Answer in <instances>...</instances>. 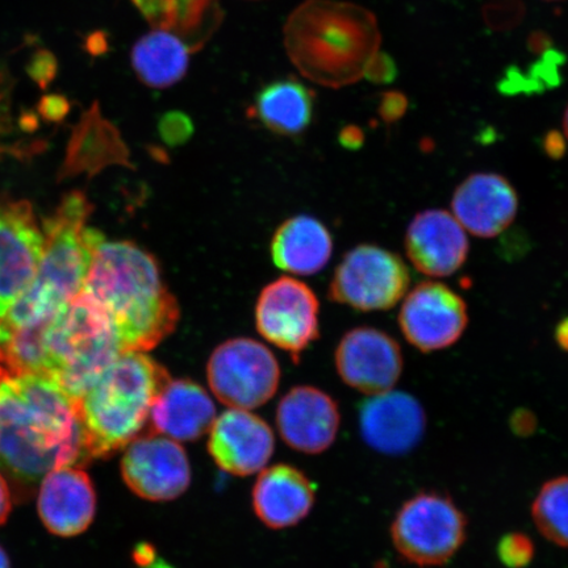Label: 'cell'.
<instances>
[{
	"label": "cell",
	"instance_id": "23",
	"mask_svg": "<svg viewBox=\"0 0 568 568\" xmlns=\"http://www.w3.org/2000/svg\"><path fill=\"white\" fill-rule=\"evenodd\" d=\"M274 265L296 275H314L328 264L333 240L317 219L301 215L284 222L272 241Z\"/></svg>",
	"mask_w": 568,
	"mask_h": 568
},
{
	"label": "cell",
	"instance_id": "34",
	"mask_svg": "<svg viewBox=\"0 0 568 568\" xmlns=\"http://www.w3.org/2000/svg\"><path fill=\"white\" fill-rule=\"evenodd\" d=\"M408 104V98L403 92L396 90L386 91L379 101V116L387 124L399 122L406 115Z\"/></svg>",
	"mask_w": 568,
	"mask_h": 568
},
{
	"label": "cell",
	"instance_id": "18",
	"mask_svg": "<svg viewBox=\"0 0 568 568\" xmlns=\"http://www.w3.org/2000/svg\"><path fill=\"white\" fill-rule=\"evenodd\" d=\"M452 209L454 217L465 231L481 239H493L514 223L518 196L507 178L495 173H475L457 187Z\"/></svg>",
	"mask_w": 568,
	"mask_h": 568
},
{
	"label": "cell",
	"instance_id": "39",
	"mask_svg": "<svg viewBox=\"0 0 568 568\" xmlns=\"http://www.w3.org/2000/svg\"><path fill=\"white\" fill-rule=\"evenodd\" d=\"M544 148L551 159H560L566 151V141L562 134L552 131L545 138Z\"/></svg>",
	"mask_w": 568,
	"mask_h": 568
},
{
	"label": "cell",
	"instance_id": "45",
	"mask_svg": "<svg viewBox=\"0 0 568 568\" xmlns=\"http://www.w3.org/2000/svg\"><path fill=\"white\" fill-rule=\"evenodd\" d=\"M564 130H565L566 138L568 140V105H567V109L565 111V116H564Z\"/></svg>",
	"mask_w": 568,
	"mask_h": 568
},
{
	"label": "cell",
	"instance_id": "30",
	"mask_svg": "<svg viewBox=\"0 0 568 568\" xmlns=\"http://www.w3.org/2000/svg\"><path fill=\"white\" fill-rule=\"evenodd\" d=\"M481 16L489 30L508 32L523 23L527 7L523 0H489L483 7Z\"/></svg>",
	"mask_w": 568,
	"mask_h": 568
},
{
	"label": "cell",
	"instance_id": "41",
	"mask_svg": "<svg viewBox=\"0 0 568 568\" xmlns=\"http://www.w3.org/2000/svg\"><path fill=\"white\" fill-rule=\"evenodd\" d=\"M339 138L344 146L357 149L364 141V133L357 126H347L341 132Z\"/></svg>",
	"mask_w": 568,
	"mask_h": 568
},
{
	"label": "cell",
	"instance_id": "7",
	"mask_svg": "<svg viewBox=\"0 0 568 568\" xmlns=\"http://www.w3.org/2000/svg\"><path fill=\"white\" fill-rule=\"evenodd\" d=\"M466 530V517L449 497L424 493L403 504L390 525V539L409 564L435 567L456 556Z\"/></svg>",
	"mask_w": 568,
	"mask_h": 568
},
{
	"label": "cell",
	"instance_id": "17",
	"mask_svg": "<svg viewBox=\"0 0 568 568\" xmlns=\"http://www.w3.org/2000/svg\"><path fill=\"white\" fill-rule=\"evenodd\" d=\"M406 252L417 272L444 278L465 265L470 244L464 226L452 213L428 210L412 220L406 233Z\"/></svg>",
	"mask_w": 568,
	"mask_h": 568
},
{
	"label": "cell",
	"instance_id": "40",
	"mask_svg": "<svg viewBox=\"0 0 568 568\" xmlns=\"http://www.w3.org/2000/svg\"><path fill=\"white\" fill-rule=\"evenodd\" d=\"M12 508L11 503V493L9 485H7L3 475L0 474V527L7 521L9 518Z\"/></svg>",
	"mask_w": 568,
	"mask_h": 568
},
{
	"label": "cell",
	"instance_id": "11",
	"mask_svg": "<svg viewBox=\"0 0 568 568\" xmlns=\"http://www.w3.org/2000/svg\"><path fill=\"white\" fill-rule=\"evenodd\" d=\"M404 337L423 353L446 349L457 343L468 325L464 300L438 282H423L410 291L399 315Z\"/></svg>",
	"mask_w": 568,
	"mask_h": 568
},
{
	"label": "cell",
	"instance_id": "46",
	"mask_svg": "<svg viewBox=\"0 0 568 568\" xmlns=\"http://www.w3.org/2000/svg\"><path fill=\"white\" fill-rule=\"evenodd\" d=\"M545 2H562V0H545Z\"/></svg>",
	"mask_w": 568,
	"mask_h": 568
},
{
	"label": "cell",
	"instance_id": "8",
	"mask_svg": "<svg viewBox=\"0 0 568 568\" xmlns=\"http://www.w3.org/2000/svg\"><path fill=\"white\" fill-rule=\"evenodd\" d=\"M213 395L234 409L264 406L280 386L278 361L252 338H233L216 347L207 365Z\"/></svg>",
	"mask_w": 568,
	"mask_h": 568
},
{
	"label": "cell",
	"instance_id": "19",
	"mask_svg": "<svg viewBox=\"0 0 568 568\" xmlns=\"http://www.w3.org/2000/svg\"><path fill=\"white\" fill-rule=\"evenodd\" d=\"M339 410L322 389L295 387L283 397L276 410V424L284 443L305 454L329 449L337 437Z\"/></svg>",
	"mask_w": 568,
	"mask_h": 568
},
{
	"label": "cell",
	"instance_id": "10",
	"mask_svg": "<svg viewBox=\"0 0 568 568\" xmlns=\"http://www.w3.org/2000/svg\"><path fill=\"white\" fill-rule=\"evenodd\" d=\"M317 296L307 284L282 276L262 290L255 305V325L270 344L300 361L318 337Z\"/></svg>",
	"mask_w": 568,
	"mask_h": 568
},
{
	"label": "cell",
	"instance_id": "24",
	"mask_svg": "<svg viewBox=\"0 0 568 568\" xmlns=\"http://www.w3.org/2000/svg\"><path fill=\"white\" fill-rule=\"evenodd\" d=\"M111 165L133 168L118 128L103 118L99 104L94 103L75 128L67 169L73 174L94 175Z\"/></svg>",
	"mask_w": 568,
	"mask_h": 568
},
{
	"label": "cell",
	"instance_id": "9",
	"mask_svg": "<svg viewBox=\"0 0 568 568\" xmlns=\"http://www.w3.org/2000/svg\"><path fill=\"white\" fill-rule=\"evenodd\" d=\"M409 283V270L399 255L379 246L359 245L341 261L329 297L357 311H387L406 296Z\"/></svg>",
	"mask_w": 568,
	"mask_h": 568
},
{
	"label": "cell",
	"instance_id": "2",
	"mask_svg": "<svg viewBox=\"0 0 568 568\" xmlns=\"http://www.w3.org/2000/svg\"><path fill=\"white\" fill-rule=\"evenodd\" d=\"M83 291L109 312L123 352L154 349L180 322L158 260L131 241L98 244Z\"/></svg>",
	"mask_w": 568,
	"mask_h": 568
},
{
	"label": "cell",
	"instance_id": "38",
	"mask_svg": "<svg viewBox=\"0 0 568 568\" xmlns=\"http://www.w3.org/2000/svg\"><path fill=\"white\" fill-rule=\"evenodd\" d=\"M528 51L536 55H542L554 49V40L546 31H532L527 39Z\"/></svg>",
	"mask_w": 568,
	"mask_h": 568
},
{
	"label": "cell",
	"instance_id": "5",
	"mask_svg": "<svg viewBox=\"0 0 568 568\" xmlns=\"http://www.w3.org/2000/svg\"><path fill=\"white\" fill-rule=\"evenodd\" d=\"M170 381L145 353L120 354L78 399L90 458L109 457L133 442Z\"/></svg>",
	"mask_w": 568,
	"mask_h": 568
},
{
	"label": "cell",
	"instance_id": "22",
	"mask_svg": "<svg viewBox=\"0 0 568 568\" xmlns=\"http://www.w3.org/2000/svg\"><path fill=\"white\" fill-rule=\"evenodd\" d=\"M153 428L175 442H195L216 420L207 390L190 379L170 381L151 412Z\"/></svg>",
	"mask_w": 568,
	"mask_h": 568
},
{
	"label": "cell",
	"instance_id": "13",
	"mask_svg": "<svg viewBox=\"0 0 568 568\" xmlns=\"http://www.w3.org/2000/svg\"><path fill=\"white\" fill-rule=\"evenodd\" d=\"M122 475L132 493L151 501L176 499L191 481L186 452L174 439L154 433L126 445Z\"/></svg>",
	"mask_w": 568,
	"mask_h": 568
},
{
	"label": "cell",
	"instance_id": "36",
	"mask_svg": "<svg viewBox=\"0 0 568 568\" xmlns=\"http://www.w3.org/2000/svg\"><path fill=\"white\" fill-rule=\"evenodd\" d=\"M31 75L40 88L45 89L55 75V62L52 55L42 54L32 63Z\"/></svg>",
	"mask_w": 568,
	"mask_h": 568
},
{
	"label": "cell",
	"instance_id": "44",
	"mask_svg": "<svg viewBox=\"0 0 568 568\" xmlns=\"http://www.w3.org/2000/svg\"><path fill=\"white\" fill-rule=\"evenodd\" d=\"M142 568H172L162 560L154 559L153 562L148 564L145 566H141Z\"/></svg>",
	"mask_w": 568,
	"mask_h": 568
},
{
	"label": "cell",
	"instance_id": "4",
	"mask_svg": "<svg viewBox=\"0 0 568 568\" xmlns=\"http://www.w3.org/2000/svg\"><path fill=\"white\" fill-rule=\"evenodd\" d=\"M92 204L80 191L63 199L42 224V252L30 286L0 320L7 325L30 326L52 322L84 287L103 233L88 229Z\"/></svg>",
	"mask_w": 568,
	"mask_h": 568
},
{
	"label": "cell",
	"instance_id": "1",
	"mask_svg": "<svg viewBox=\"0 0 568 568\" xmlns=\"http://www.w3.org/2000/svg\"><path fill=\"white\" fill-rule=\"evenodd\" d=\"M89 458L73 396L47 374H0V468L33 481Z\"/></svg>",
	"mask_w": 568,
	"mask_h": 568
},
{
	"label": "cell",
	"instance_id": "16",
	"mask_svg": "<svg viewBox=\"0 0 568 568\" xmlns=\"http://www.w3.org/2000/svg\"><path fill=\"white\" fill-rule=\"evenodd\" d=\"M273 430L246 409L224 412L211 428L209 450L223 471L248 477L264 468L274 453Z\"/></svg>",
	"mask_w": 568,
	"mask_h": 568
},
{
	"label": "cell",
	"instance_id": "37",
	"mask_svg": "<svg viewBox=\"0 0 568 568\" xmlns=\"http://www.w3.org/2000/svg\"><path fill=\"white\" fill-rule=\"evenodd\" d=\"M510 426L518 436H529L536 430L537 418L529 410H516L510 418Z\"/></svg>",
	"mask_w": 568,
	"mask_h": 568
},
{
	"label": "cell",
	"instance_id": "6",
	"mask_svg": "<svg viewBox=\"0 0 568 568\" xmlns=\"http://www.w3.org/2000/svg\"><path fill=\"white\" fill-rule=\"evenodd\" d=\"M45 345L44 374L77 400L124 353L109 312L83 290L52 320Z\"/></svg>",
	"mask_w": 568,
	"mask_h": 568
},
{
	"label": "cell",
	"instance_id": "29",
	"mask_svg": "<svg viewBox=\"0 0 568 568\" xmlns=\"http://www.w3.org/2000/svg\"><path fill=\"white\" fill-rule=\"evenodd\" d=\"M565 62V54L556 51V49H551V51L541 55V60L535 62L528 74H525L518 68L508 70L500 82V88L503 92H528L557 87L559 83V69Z\"/></svg>",
	"mask_w": 568,
	"mask_h": 568
},
{
	"label": "cell",
	"instance_id": "32",
	"mask_svg": "<svg viewBox=\"0 0 568 568\" xmlns=\"http://www.w3.org/2000/svg\"><path fill=\"white\" fill-rule=\"evenodd\" d=\"M160 136L168 145H181L186 142L194 132V124L186 113L170 111L165 113L159 123Z\"/></svg>",
	"mask_w": 568,
	"mask_h": 568
},
{
	"label": "cell",
	"instance_id": "35",
	"mask_svg": "<svg viewBox=\"0 0 568 568\" xmlns=\"http://www.w3.org/2000/svg\"><path fill=\"white\" fill-rule=\"evenodd\" d=\"M70 104L65 97L49 95L41 99L39 111L48 122H61L69 113Z\"/></svg>",
	"mask_w": 568,
	"mask_h": 568
},
{
	"label": "cell",
	"instance_id": "27",
	"mask_svg": "<svg viewBox=\"0 0 568 568\" xmlns=\"http://www.w3.org/2000/svg\"><path fill=\"white\" fill-rule=\"evenodd\" d=\"M163 30L180 36L191 52L202 51L223 23L222 0H163Z\"/></svg>",
	"mask_w": 568,
	"mask_h": 568
},
{
	"label": "cell",
	"instance_id": "12",
	"mask_svg": "<svg viewBox=\"0 0 568 568\" xmlns=\"http://www.w3.org/2000/svg\"><path fill=\"white\" fill-rule=\"evenodd\" d=\"M42 244L44 236L32 205L0 197V318L30 286Z\"/></svg>",
	"mask_w": 568,
	"mask_h": 568
},
{
	"label": "cell",
	"instance_id": "15",
	"mask_svg": "<svg viewBox=\"0 0 568 568\" xmlns=\"http://www.w3.org/2000/svg\"><path fill=\"white\" fill-rule=\"evenodd\" d=\"M359 428L375 452L402 456L422 442L426 415L414 396L399 390L368 396L359 407Z\"/></svg>",
	"mask_w": 568,
	"mask_h": 568
},
{
	"label": "cell",
	"instance_id": "3",
	"mask_svg": "<svg viewBox=\"0 0 568 568\" xmlns=\"http://www.w3.org/2000/svg\"><path fill=\"white\" fill-rule=\"evenodd\" d=\"M283 44L297 71L329 89L351 87L364 78L379 51L378 19L366 7L344 0H304L283 27Z\"/></svg>",
	"mask_w": 568,
	"mask_h": 568
},
{
	"label": "cell",
	"instance_id": "33",
	"mask_svg": "<svg viewBox=\"0 0 568 568\" xmlns=\"http://www.w3.org/2000/svg\"><path fill=\"white\" fill-rule=\"evenodd\" d=\"M396 77L397 67L395 60L379 49V51L372 57V60L368 61L364 78L374 84H388L393 83Z\"/></svg>",
	"mask_w": 568,
	"mask_h": 568
},
{
	"label": "cell",
	"instance_id": "26",
	"mask_svg": "<svg viewBox=\"0 0 568 568\" xmlns=\"http://www.w3.org/2000/svg\"><path fill=\"white\" fill-rule=\"evenodd\" d=\"M191 49L180 36L152 28L131 51V65L139 81L152 89H169L186 77Z\"/></svg>",
	"mask_w": 568,
	"mask_h": 568
},
{
	"label": "cell",
	"instance_id": "42",
	"mask_svg": "<svg viewBox=\"0 0 568 568\" xmlns=\"http://www.w3.org/2000/svg\"><path fill=\"white\" fill-rule=\"evenodd\" d=\"M556 339L560 349L568 352V317L557 325Z\"/></svg>",
	"mask_w": 568,
	"mask_h": 568
},
{
	"label": "cell",
	"instance_id": "25",
	"mask_svg": "<svg viewBox=\"0 0 568 568\" xmlns=\"http://www.w3.org/2000/svg\"><path fill=\"white\" fill-rule=\"evenodd\" d=\"M314 95L295 78L270 82L255 95L248 115L281 136H300L314 119Z\"/></svg>",
	"mask_w": 568,
	"mask_h": 568
},
{
	"label": "cell",
	"instance_id": "31",
	"mask_svg": "<svg viewBox=\"0 0 568 568\" xmlns=\"http://www.w3.org/2000/svg\"><path fill=\"white\" fill-rule=\"evenodd\" d=\"M496 552L507 568H525L535 558V545L524 532H508L497 544Z\"/></svg>",
	"mask_w": 568,
	"mask_h": 568
},
{
	"label": "cell",
	"instance_id": "20",
	"mask_svg": "<svg viewBox=\"0 0 568 568\" xmlns=\"http://www.w3.org/2000/svg\"><path fill=\"white\" fill-rule=\"evenodd\" d=\"M38 509L44 527L59 537L88 530L97 513V495L89 475L75 466L55 468L41 479Z\"/></svg>",
	"mask_w": 568,
	"mask_h": 568
},
{
	"label": "cell",
	"instance_id": "43",
	"mask_svg": "<svg viewBox=\"0 0 568 568\" xmlns=\"http://www.w3.org/2000/svg\"><path fill=\"white\" fill-rule=\"evenodd\" d=\"M0 568H11L9 556L0 548Z\"/></svg>",
	"mask_w": 568,
	"mask_h": 568
},
{
	"label": "cell",
	"instance_id": "21",
	"mask_svg": "<svg viewBox=\"0 0 568 568\" xmlns=\"http://www.w3.org/2000/svg\"><path fill=\"white\" fill-rule=\"evenodd\" d=\"M315 488L295 467L276 465L262 471L253 489V507L272 529L294 527L310 514Z\"/></svg>",
	"mask_w": 568,
	"mask_h": 568
},
{
	"label": "cell",
	"instance_id": "14",
	"mask_svg": "<svg viewBox=\"0 0 568 568\" xmlns=\"http://www.w3.org/2000/svg\"><path fill=\"white\" fill-rule=\"evenodd\" d=\"M336 367L347 386L373 396L396 386L404 361L399 344L387 333L361 326L339 341Z\"/></svg>",
	"mask_w": 568,
	"mask_h": 568
},
{
	"label": "cell",
	"instance_id": "28",
	"mask_svg": "<svg viewBox=\"0 0 568 568\" xmlns=\"http://www.w3.org/2000/svg\"><path fill=\"white\" fill-rule=\"evenodd\" d=\"M531 517L545 538L568 549V477L545 483L532 503Z\"/></svg>",
	"mask_w": 568,
	"mask_h": 568
}]
</instances>
